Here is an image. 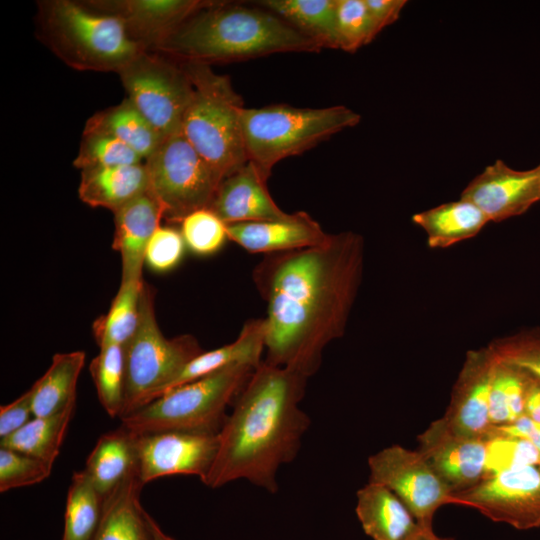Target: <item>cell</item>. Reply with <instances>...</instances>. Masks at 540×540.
<instances>
[{
    "label": "cell",
    "mask_w": 540,
    "mask_h": 540,
    "mask_svg": "<svg viewBox=\"0 0 540 540\" xmlns=\"http://www.w3.org/2000/svg\"><path fill=\"white\" fill-rule=\"evenodd\" d=\"M364 240L351 231L321 244L264 255L253 281L267 304L266 363L307 377L342 337L363 273Z\"/></svg>",
    "instance_id": "cell-1"
},
{
    "label": "cell",
    "mask_w": 540,
    "mask_h": 540,
    "mask_svg": "<svg viewBox=\"0 0 540 540\" xmlns=\"http://www.w3.org/2000/svg\"><path fill=\"white\" fill-rule=\"evenodd\" d=\"M308 379L262 361L219 432L218 452L205 486L214 489L244 479L277 492V473L295 459L310 426L309 416L299 406Z\"/></svg>",
    "instance_id": "cell-2"
},
{
    "label": "cell",
    "mask_w": 540,
    "mask_h": 540,
    "mask_svg": "<svg viewBox=\"0 0 540 540\" xmlns=\"http://www.w3.org/2000/svg\"><path fill=\"white\" fill-rule=\"evenodd\" d=\"M321 48L279 16L260 7L212 1L165 35L152 52L178 62L212 63Z\"/></svg>",
    "instance_id": "cell-3"
},
{
    "label": "cell",
    "mask_w": 540,
    "mask_h": 540,
    "mask_svg": "<svg viewBox=\"0 0 540 540\" xmlns=\"http://www.w3.org/2000/svg\"><path fill=\"white\" fill-rule=\"evenodd\" d=\"M37 28L44 44L77 70L118 73L144 51L118 18L79 1L39 2Z\"/></svg>",
    "instance_id": "cell-4"
},
{
    "label": "cell",
    "mask_w": 540,
    "mask_h": 540,
    "mask_svg": "<svg viewBox=\"0 0 540 540\" xmlns=\"http://www.w3.org/2000/svg\"><path fill=\"white\" fill-rule=\"evenodd\" d=\"M194 93L181 133L223 180L248 162L241 128L243 99L211 65L179 62Z\"/></svg>",
    "instance_id": "cell-5"
},
{
    "label": "cell",
    "mask_w": 540,
    "mask_h": 540,
    "mask_svg": "<svg viewBox=\"0 0 540 540\" xmlns=\"http://www.w3.org/2000/svg\"><path fill=\"white\" fill-rule=\"evenodd\" d=\"M256 368L233 365L176 387L121 418V425L138 435L169 431L218 434L228 417L227 408Z\"/></svg>",
    "instance_id": "cell-6"
},
{
    "label": "cell",
    "mask_w": 540,
    "mask_h": 540,
    "mask_svg": "<svg viewBox=\"0 0 540 540\" xmlns=\"http://www.w3.org/2000/svg\"><path fill=\"white\" fill-rule=\"evenodd\" d=\"M360 119L358 113L343 105L244 107L241 128L248 161L269 178L272 168L281 160L301 154L334 134L356 126Z\"/></svg>",
    "instance_id": "cell-7"
},
{
    "label": "cell",
    "mask_w": 540,
    "mask_h": 540,
    "mask_svg": "<svg viewBox=\"0 0 540 540\" xmlns=\"http://www.w3.org/2000/svg\"><path fill=\"white\" fill-rule=\"evenodd\" d=\"M154 299L153 288L144 282L137 328L124 345L125 392L120 419L156 399L179 371L203 352L192 335L171 339L163 335Z\"/></svg>",
    "instance_id": "cell-8"
},
{
    "label": "cell",
    "mask_w": 540,
    "mask_h": 540,
    "mask_svg": "<svg viewBox=\"0 0 540 540\" xmlns=\"http://www.w3.org/2000/svg\"><path fill=\"white\" fill-rule=\"evenodd\" d=\"M144 164L148 192L169 222L209 208L222 182L181 132L165 137Z\"/></svg>",
    "instance_id": "cell-9"
},
{
    "label": "cell",
    "mask_w": 540,
    "mask_h": 540,
    "mask_svg": "<svg viewBox=\"0 0 540 540\" xmlns=\"http://www.w3.org/2000/svg\"><path fill=\"white\" fill-rule=\"evenodd\" d=\"M118 74L127 98L163 138L181 132L194 89L178 61L144 50Z\"/></svg>",
    "instance_id": "cell-10"
},
{
    "label": "cell",
    "mask_w": 540,
    "mask_h": 540,
    "mask_svg": "<svg viewBox=\"0 0 540 540\" xmlns=\"http://www.w3.org/2000/svg\"><path fill=\"white\" fill-rule=\"evenodd\" d=\"M368 467L369 481L390 489L420 526L433 527L437 510L454 504L453 493L418 450L385 447L368 458Z\"/></svg>",
    "instance_id": "cell-11"
},
{
    "label": "cell",
    "mask_w": 540,
    "mask_h": 540,
    "mask_svg": "<svg viewBox=\"0 0 540 540\" xmlns=\"http://www.w3.org/2000/svg\"><path fill=\"white\" fill-rule=\"evenodd\" d=\"M454 504L472 507L493 522L517 530L540 528V467L527 465L489 473L455 493Z\"/></svg>",
    "instance_id": "cell-12"
},
{
    "label": "cell",
    "mask_w": 540,
    "mask_h": 540,
    "mask_svg": "<svg viewBox=\"0 0 540 540\" xmlns=\"http://www.w3.org/2000/svg\"><path fill=\"white\" fill-rule=\"evenodd\" d=\"M219 447L218 434L159 432L139 435L138 472L143 485L170 475L198 476L205 482Z\"/></svg>",
    "instance_id": "cell-13"
},
{
    "label": "cell",
    "mask_w": 540,
    "mask_h": 540,
    "mask_svg": "<svg viewBox=\"0 0 540 540\" xmlns=\"http://www.w3.org/2000/svg\"><path fill=\"white\" fill-rule=\"evenodd\" d=\"M418 451L455 494L478 484L486 475L487 439L452 431L439 418L418 436Z\"/></svg>",
    "instance_id": "cell-14"
},
{
    "label": "cell",
    "mask_w": 540,
    "mask_h": 540,
    "mask_svg": "<svg viewBox=\"0 0 540 540\" xmlns=\"http://www.w3.org/2000/svg\"><path fill=\"white\" fill-rule=\"evenodd\" d=\"M497 357L491 347L467 351L441 419L454 432L488 439L489 396Z\"/></svg>",
    "instance_id": "cell-15"
},
{
    "label": "cell",
    "mask_w": 540,
    "mask_h": 540,
    "mask_svg": "<svg viewBox=\"0 0 540 540\" xmlns=\"http://www.w3.org/2000/svg\"><path fill=\"white\" fill-rule=\"evenodd\" d=\"M460 198L478 207L489 222L519 216L540 201L537 168L515 170L497 160L470 181Z\"/></svg>",
    "instance_id": "cell-16"
},
{
    "label": "cell",
    "mask_w": 540,
    "mask_h": 540,
    "mask_svg": "<svg viewBox=\"0 0 540 540\" xmlns=\"http://www.w3.org/2000/svg\"><path fill=\"white\" fill-rule=\"evenodd\" d=\"M212 1L207 0H90L89 8L118 18L144 50Z\"/></svg>",
    "instance_id": "cell-17"
},
{
    "label": "cell",
    "mask_w": 540,
    "mask_h": 540,
    "mask_svg": "<svg viewBox=\"0 0 540 540\" xmlns=\"http://www.w3.org/2000/svg\"><path fill=\"white\" fill-rule=\"evenodd\" d=\"M262 171L248 161L222 180L209 206L224 223L234 224L284 219V212L272 199Z\"/></svg>",
    "instance_id": "cell-18"
},
{
    "label": "cell",
    "mask_w": 540,
    "mask_h": 540,
    "mask_svg": "<svg viewBox=\"0 0 540 540\" xmlns=\"http://www.w3.org/2000/svg\"><path fill=\"white\" fill-rule=\"evenodd\" d=\"M227 235L248 252L265 255L316 246L329 236L305 212L278 220L228 224Z\"/></svg>",
    "instance_id": "cell-19"
},
{
    "label": "cell",
    "mask_w": 540,
    "mask_h": 540,
    "mask_svg": "<svg viewBox=\"0 0 540 540\" xmlns=\"http://www.w3.org/2000/svg\"><path fill=\"white\" fill-rule=\"evenodd\" d=\"M162 219L163 210L149 192L114 213L112 247L121 257V282L143 280L145 250Z\"/></svg>",
    "instance_id": "cell-20"
},
{
    "label": "cell",
    "mask_w": 540,
    "mask_h": 540,
    "mask_svg": "<svg viewBox=\"0 0 540 540\" xmlns=\"http://www.w3.org/2000/svg\"><path fill=\"white\" fill-rule=\"evenodd\" d=\"M143 486L136 468L103 498L92 540H154L153 518L140 502Z\"/></svg>",
    "instance_id": "cell-21"
},
{
    "label": "cell",
    "mask_w": 540,
    "mask_h": 540,
    "mask_svg": "<svg viewBox=\"0 0 540 540\" xmlns=\"http://www.w3.org/2000/svg\"><path fill=\"white\" fill-rule=\"evenodd\" d=\"M265 335V318L247 321L235 341L217 349L203 351L194 357L163 388L158 397L229 366L244 364L258 367L263 361Z\"/></svg>",
    "instance_id": "cell-22"
},
{
    "label": "cell",
    "mask_w": 540,
    "mask_h": 540,
    "mask_svg": "<svg viewBox=\"0 0 540 540\" xmlns=\"http://www.w3.org/2000/svg\"><path fill=\"white\" fill-rule=\"evenodd\" d=\"M356 499L357 518L373 540H407L419 527L403 502L382 484L368 481Z\"/></svg>",
    "instance_id": "cell-23"
},
{
    "label": "cell",
    "mask_w": 540,
    "mask_h": 540,
    "mask_svg": "<svg viewBox=\"0 0 540 540\" xmlns=\"http://www.w3.org/2000/svg\"><path fill=\"white\" fill-rule=\"evenodd\" d=\"M148 192V177L144 162L92 168L81 171L78 195L91 207H101L113 213Z\"/></svg>",
    "instance_id": "cell-24"
},
{
    "label": "cell",
    "mask_w": 540,
    "mask_h": 540,
    "mask_svg": "<svg viewBox=\"0 0 540 540\" xmlns=\"http://www.w3.org/2000/svg\"><path fill=\"white\" fill-rule=\"evenodd\" d=\"M138 437L121 425L101 435L89 454L84 470L103 498L138 468Z\"/></svg>",
    "instance_id": "cell-25"
},
{
    "label": "cell",
    "mask_w": 540,
    "mask_h": 540,
    "mask_svg": "<svg viewBox=\"0 0 540 540\" xmlns=\"http://www.w3.org/2000/svg\"><path fill=\"white\" fill-rule=\"evenodd\" d=\"M412 221L425 231L430 248H448L473 238L489 222L478 207L462 198L416 213Z\"/></svg>",
    "instance_id": "cell-26"
},
{
    "label": "cell",
    "mask_w": 540,
    "mask_h": 540,
    "mask_svg": "<svg viewBox=\"0 0 540 540\" xmlns=\"http://www.w3.org/2000/svg\"><path fill=\"white\" fill-rule=\"evenodd\" d=\"M91 132L118 139L143 161L152 155L164 139L128 98L91 116L83 133Z\"/></svg>",
    "instance_id": "cell-27"
},
{
    "label": "cell",
    "mask_w": 540,
    "mask_h": 540,
    "mask_svg": "<svg viewBox=\"0 0 540 540\" xmlns=\"http://www.w3.org/2000/svg\"><path fill=\"white\" fill-rule=\"evenodd\" d=\"M84 362L83 351L53 356L47 371L31 386L33 417L51 416L76 403L77 382Z\"/></svg>",
    "instance_id": "cell-28"
},
{
    "label": "cell",
    "mask_w": 540,
    "mask_h": 540,
    "mask_svg": "<svg viewBox=\"0 0 540 540\" xmlns=\"http://www.w3.org/2000/svg\"><path fill=\"white\" fill-rule=\"evenodd\" d=\"M255 3L282 18L321 49H338L336 0H262Z\"/></svg>",
    "instance_id": "cell-29"
},
{
    "label": "cell",
    "mask_w": 540,
    "mask_h": 540,
    "mask_svg": "<svg viewBox=\"0 0 540 540\" xmlns=\"http://www.w3.org/2000/svg\"><path fill=\"white\" fill-rule=\"evenodd\" d=\"M76 403L45 417H33L22 428L0 439V447L41 459L51 465L59 455Z\"/></svg>",
    "instance_id": "cell-30"
},
{
    "label": "cell",
    "mask_w": 540,
    "mask_h": 540,
    "mask_svg": "<svg viewBox=\"0 0 540 540\" xmlns=\"http://www.w3.org/2000/svg\"><path fill=\"white\" fill-rule=\"evenodd\" d=\"M103 497L85 470L75 472L67 493L61 540H92L102 513Z\"/></svg>",
    "instance_id": "cell-31"
},
{
    "label": "cell",
    "mask_w": 540,
    "mask_h": 540,
    "mask_svg": "<svg viewBox=\"0 0 540 540\" xmlns=\"http://www.w3.org/2000/svg\"><path fill=\"white\" fill-rule=\"evenodd\" d=\"M143 284V280L121 282L108 313L93 324L99 347L110 344L124 346L132 337L139 320Z\"/></svg>",
    "instance_id": "cell-32"
},
{
    "label": "cell",
    "mask_w": 540,
    "mask_h": 540,
    "mask_svg": "<svg viewBox=\"0 0 540 540\" xmlns=\"http://www.w3.org/2000/svg\"><path fill=\"white\" fill-rule=\"evenodd\" d=\"M89 370L98 399L110 417H121L125 392L124 346L110 344L100 347Z\"/></svg>",
    "instance_id": "cell-33"
},
{
    "label": "cell",
    "mask_w": 540,
    "mask_h": 540,
    "mask_svg": "<svg viewBox=\"0 0 540 540\" xmlns=\"http://www.w3.org/2000/svg\"><path fill=\"white\" fill-rule=\"evenodd\" d=\"M144 161L126 144L103 133H83L73 165L82 170L132 165Z\"/></svg>",
    "instance_id": "cell-34"
},
{
    "label": "cell",
    "mask_w": 540,
    "mask_h": 540,
    "mask_svg": "<svg viewBox=\"0 0 540 540\" xmlns=\"http://www.w3.org/2000/svg\"><path fill=\"white\" fill-rule=\"evenodd\" d=\"M338 49L355 52L379 33L365 0H336Z\"/></svg>",
    "instance_id": "cell-35"
},
{
    "label": "cell",
    "mask_w": 540,
    "mask_h": 540,
    "mask_svg": "<svg viewBox=\"0 0 540 540\" xmlns=\"http://www.w3.org/2000/svg\"><path fill=\"white\" fill-rule=\"evenodd\" d=\"M180 225L186 246L197 255L216 253L228 239L227 224L209 208L192 212Z\"/></svg>",
    "instance_id": "cell-36"
},
{
    "label": "cell",
    "mask_w": 540,
    "mask_h": 540,
    "mask_svg": "<svg viewBox=\"0 0 540 540\" xmlns=\"http://www.w3.org/2000/svg\"><path fill=\"white\" fill-rule=\"evenodd\" d=\"M489 346L498 360L517 366L540 380V328L495 339Z\"/></svg>",
    "instance_id": "cell-37"
},
{
    "label": "cell",
    "mask_w": 540,
    "mask_h": 540,
    "mask_svg": "<svg viewBox=\"0 0 540 540\" xmlns=\"http://www.w3.org/2000/svg\"><path fill=\"white\" fill-rule=\"evenodd\" d=\"M52 468L41 459L0 447V492L38 484L50 476Z\"/></svg>",
    "instance_id": "cell-38"
},
{
    "label": "cell",
    "mask_w": 540,
    "mask_h": 540,
    "mask_svg": "<svg viewBox=\"0 0 540 540\" xmlns=\"http://www.w3.org/2000/svg\"><path fill=\"white\" fill-rule=\"evenodd\" d=\"M527 465H540V453L530 442L490 433L487 439L486 474Z\"/></svg>",
    "instance_id": "cell-39"
},
{
    "label": "cell",
    "mask_w": 540,
    "mask_h": 540,
    "mask_svg": "<svg viewBox=\"0 0 540 540\" xmlns=\"http://www.w3.org/2000/svg\"><path fill=\"white\" fill-rule=\"evenodd\" d=\"M185 247V241L179 230L160 225L148 242L144 264L155 272L170 271L182 260Z\"/></svg>",
    "instance_id": "cell-40"
},
{
    "label": "cell",
    "mask_w": 540,
    "mask_h": 540,
    "mask_svg": "<svg viewBox=\"0 0 540 540\" xmlns=\"http://www.w3.org/2000/svg\"><path fill=\"white\" fill-rule=\"evenodd\" d=\"M32 397L30 387L16 400L0 407V439L13 434L33 418Z\"/></svg>",
    "instance_id": "cell-41"
},
{
    "label": "cell",
    "mask_w": 540,
    "mask_h": 540,
    "mask_svg": "<svg viewBox=\"0 0 540 540\" xmlns=\"http://www.w3.org/2000/svg\"><path fill=\"white\" fill-rule=\"evenodd\" d=\"M493 432L530 442L540 453V423L523 415L510 424L493 428Z\"/></svg>",
    "instance_id": "cell-42"
},
{
    "label": "cell",
    "mask_w": 540,
    "mask_h": 540,
    "mask_svg": "<svg viewBox=\"0 0 540 540\" xmlns=\"http://www.w3.org/2000/svg\"><path fill=\"white\" fill-rule=\"evenodd\" d=\"M406 3L405 0H365L371 18L379 32L399 18Z\"/></svg>",
    "instance_id": "cell-43"
},
{
    "label": "cell",
    "mask_w": 540,
    "mask_h": 540,
    "mask_svg": "<svg viewBox=\"0 0 540 540\" xmlns=\"http://www.w3.org/2000/svg\"><path fill=\"white\" fill-rule=\"evenodd\" d=\"M525 396V415L540 423V380L528 372Z\"/></svg>",
    "instance_id": "cell-44"
},
{
    "label": "cell",
    "mask_w": 540,
    "mask_h": 540,
    "mask_svg": "<svg viewBox=\"0 0 540 540\" xmlns=\"http://www.w3.org/2000/svg\"><path fill=\"white\" fill-rule=\"evenodd\" d=\"M407 540H456L453 537H441L437 535L433 527L420 526Z\"/></svg>",
    "instance_id": "cell-45"
},
{
    "label": "cell",
    "mask_w": 540,
    "mask_h": 540,
    "mask_svg": "<svg viewBox=\"0 0 540 540\" xmlns=\"http://www.w3.org/2000/svg\"><path fill=\"white\" fill-rule=\"evenodd\" d=\"M154 540H175L171 536L167 535L153 519L152 521Z\"/></svg>",
    "instance_id": "cell-46"
},
{
    "label": "cell",
    "mask_w": 540,
    "mask_h": 540,
    "mask_svg": "<svg viewBox=\"0 0 540 540\" xmlns=\"http://www.w3.org/2000/svg\"><path fill=\"white\" fill-rule=\"evenodd\" d=\"M538 172L539 187H540V164L536 167Z\"/></svg>",
    "instance_id": "cell-47"
},
{
    "label": "cell",
    "mask_w": 540,
    "mask_h": 540,
    "mask_svg": "<svg viewBox=\"0 0 540 540\" xmlns=\"http://www.w3.org/2000/svg\"><path fill=\"white\" fill-rule=\"evenodd\" d=\"M539 467H540V465H539Z\"/></svg>",
    "instance_id": "cell-48"
}]
</instances>
